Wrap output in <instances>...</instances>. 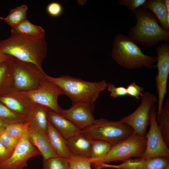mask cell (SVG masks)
<instances>
[{
    "label": "cell",
    "mask_w": 169,
    "mask_h": 169,
    "mask_svg": "<svg viewBox=\"0 0 169 169\" xmlns=\"http://www.w3.org/2000/svg\"><path fill=\"white\" fill-rule=\"evenodd\" d=\"M27 6L26 5L23 4L11 9L6 17H0V19L3 20L12 28L27 19Z\"/></svg>",
    "instance_id": "d4e9b609"
},
{
    "label": "cell",
    "mask_w": 169,
    "mask_h": 169,
    "mask_svg": "<svg viewBox=\"0 0 169 169\" xmlns=\"http://www.w3.org/2000/svg\"><path fill=\"white\" fill-rule=\"evenodd\" d=\"M164 169H169V166L166 167Z\"/></svg>",
    "instance_id": "ab89813d"
},
{
    "label": "cell",
    "mask_w": 169,
    "mask_h": 169,
    "mask_svg": "<svg viewBox=\"0 0 169 169\" xmlns=\"http://www.w3.org/2000/svg\"><path fill=\"white\" fill-rule=\"evenodd\" d=\"M156 107H151L150 112V128L146 134V143L145 151L141 157L150 159L157 157L169 158V149L162 136L156 120Z\"/></svg>",
    "instance_id": "30bf717a"
},
{
    "label": "cell",
    "mask_w": 169,
    "mask_h": 169,
    "mask_svg": "<svg viewBox=\"0 0 169 169\" xmlns=\"http://www.w3.org/2000/svg\"><path fill=\"white\" fill-rule=\"evenodd\" d=\"M47 135L53 149L58 156L70 158L72 154L68 148L66 140L49 121Z\"/></svg>",
    "instance_id": "d6986e66"
},
{
    "label": "cell",
    "mask_w": 169,
    "mask_h": 169,
    "mask_svg": "<svg viewBox=\"0 0 169 169\" xmlns=\"http://www.w3.org/2000/svg\"><path fill=\"white\" fill-rule=\"evenodd\" d=\"M27 117L18 114L0 103V120L7 125L27 121Z\"/></svg>",
    "instance_id": "484cf974"
},
{
    "label": "cell",
    "mask_w": 169,
    "mask_h": 169,
    "mask_svg": "<svg viewBox=\"0 0 169 169\" xmlns=\"http://www.w3.org/2000/svg\"><path fill=\"white\" fill-rule=\"evenodd\" d=\"M27 136L39 151L43 160L59 156L53 149L46 134L30 125Z\"/></svg>",
    "instance_id": "2e32d148"
},
{
    "label": "cell",
    "mask_w": 169,
    "mask_h": 169,
    "mask_svg": "<svg viewBox=\"0 0 169 169\" xmlns=\"http://www.w3.org/2000/svg\"><path fill=\"white\" fill-rule=\"evenodd\" d=\"M91 143L90 158L91 160L92 164L103 158L112 146L107 142L100 140L91 139Z\"/></svg>",
    "instance_id": "cb8c5ba5"
},
{
    "label": "cell",
    "mask_w": 169,
    "mask_h": 169,
    "mask_svg": "<svg viewBox=\"0 0 169 169\" xmlns=\"http://www.w3.org/2000/svg\"><path fill=\"white\" fill-rule=\"evenodd\" d=\"M11 32L36 38L45 36L44 30L41 27L32 23L27 19L12 28Z\"/></svg>",
    "instance_id": "7402d4cb"
},
{
    "label": "cell",
    "mask_w": 169,
    "mask_h": 169,
    "mask_svg": "<svg viewBox=\"0 0 169 169\" xmlns=\"http://www.w3.org/2000/svg\"><path fill=\"white\" fill-rule=\"evenodd\" d=\"M0 101L11 110L27 117L36 105L26 99L19 92L13 90L0 97Z\"/></svg>",
    "instance_id": "9a60e30c"
},
{
    "label": "cell",
    "mask_w": 169,
    "mask_h": 169,
    "mask_svg": "<svg viewBox=\"0 0 169 169\" xmlns=\"http://www.w3.org/2000/svg\"><path fill=\"white\" fill-rule=\"evenodd\" d=\"M18 92L31 102L46 107L60 114L62 109L59 105L58 99L59 96L64 95V92L60 87L47 79L34 90Z\"/></svg>",
    "instance_id": "ba28073f"
},
{
    "label": "cell",
    "mask_w": 169,
    "mask_h": 169,
    "mask_svg": "<svg viewBox=\"0 0 169 169\" xmlns=\"http://www.w3.org/2000/svg\"><path fill=\"white\" fill-rule=\"evenodd\" d=\"M41 155L27 136L21 138L14 151L7 158L0 162V169H23L31 157Z\"/></svg>",
    "instance_id": "7c38bea8"
},
{
    "label": "cell",
    "mask_w": 169,
    "mask_h": 169,
    "mask_svg": "<svg viewBox=\"0 0 169 169\" xmlns=\"http://www.w3.org/2000/svg\"><path fill=\"white\" fill-rule=\"evenodd\" d=\"M147 0H119L117 4L126 6L131 11L134 13L138 8L142 7Z\"/></svg>",
    "instance_id": "4dcf8cb0"
},
{
    "label": "cell",
    "mask_w": 169,
    "mask_h": 169,
    "mask_svg": "<svg viewBox=\"0 0 169 169\" xmlns=\"http://www.w3.org/2000/svg\"><path fill=\"white\" fill-rule=\"evenodd\" d=\"M127 95L139 99V96H141L144 90L143 87L137 85L135 82H132L129 84L126 88Z\"/></svg>",
    "instance_id": "d6a6232c"
},
{
    "label": "cell",
    "mask_w": 169,
    "mask_h": 169,
    "mask_svg": "<svg viewBox=\"0 0 169 169\" xmlns=\"http://www.w3.org/2000/svg\"><path fill=\"white\" fill-rule=\"evenodd\" d=\"M107 88L110 92L111 97L117 98L127 95L126 88L123 86L116 87L110 82L107 83Z\"/></svg>",
    "instance_id": "1f68e13d"
},
{
    "label": "cell",
    "mask_w": 169,
    "mask_h": 169,
    "mask_svg": "<svg viewBox=\"0 0 169 169\" xmlns=\"http://www.w3.org/2000/svg\"><path fill=\"white\" fill-rule=\"evenodd\" d=\"M48 120L55 129L67 140L80 132L81 130L69 120L49 109Z\"/></svg>",
    "instance_id": "e0dca14e"
},
{
    "label": "cell",
    "mask_w": 169,
    "mask_h": 169,
    "mask_svg": "<svg viewBox=\"0 0 169 169\" xmlns=\"http://www.w3.org/2000/svg\"><path fill=\"white\" fill-rule=\"evenodd\" d=\"M112 57L120 65L127 69H138L145 67L149 69L156 68V56L144 54L141 49L128 36L117 35L114 41Z\"/></svg>",
    "instance_id": "277c9868"
},
{
    "label": "cell",
    "mask_w": 169,
    "mask_h": 169,
    "mask_svg": "<svg viewBox=\"0 0 169 169\" xmlns=\"http://www.w3.org/2000/svg\"><path fill=\"white\" fill-rule=\"evenodd\" d=\"M9 156L7 148L0 141V162L8 158Z\"/></svg>",
    "instance_id": "d590c367"
},
{
    "label": "cell",
    "mask_w": 169,
    "mask_h": 169,
    "mask_svg": "<svg viewBox=\"0 0 169 169\" xmlns=\"http://www.w3.org/2000/svg\"><path fill=\"white\" fill-rule=\"evenodd\" d=\"M49 109L36 104L27 117V122L30 125L47 135L48 121L47 113Z\"/></svg>",
    "instance_id": "ffe728a7"
},
{
    "label": "cell",
    "mask_w": 169,
    "mask_h": 169,
    "mask_svg": "<svg viewBox=\"0 0 169 169\" xmlns=\"http://www.w3.org/2000/svg\"><path fill=\"white\" fill-rule=\"evenodd\" d=\"M157 54L156 68L158 73L155 79L158 94L157 116L163 105L167 93V84L169 75V45L167 42L161 44L156 49Z\"/></svg>",
    "instance_id": "8fae6325"
},
{
    "label": "cell",
    "mask_w": 169,
    "mask_h": 169,
    "mask_svg": "<svg viewBox=\"0 0 169 169\" xmlns=\"http://www.w3.org/2000/svg\"><path fill=\"white\" fill-rule=\"evenodd\" d=\"M7 125L5 122L0 120V133L4 130Z\"/></svg>",
    "instance_id": "74e56055"
},
{
    "label": "cell",
    "mask_w": 169,
    "mask_h": 169,
    "mask_svg": "<svg viewBox=\"0 0 169 169\" xmlns=\"http://www.w3.org/2000/svg\"><path fill=\"white\" fill-rule=\"evenodd\" d=\"M134 13L136 23L128 32V36L134 42L148 47L160 41L169 40V32L162 28L156 17L149 10L141 7Z\"/></svg>",
    "instance_id": "3957f363"
},
{
    "label": "cell",
    "mask_w": 169,
    "mask_h": 169,
    "mask_svg": "<svg viewBox=\"0 0 169 169\" xmlns=\"http://www.w3.org/2000/svg\"><path fill=\"white\" fill-rule=\"evenodd\" d=\"M165 8L168 13H169V0H163Z\"/></svg>",
    "instance_id": "f35d334b"
},
{
    "label": "cell",
    "mask_w": 169,
    "mask_h": 169,
    "mask_svg": "<svg viewBox=\"0 0 169 169\" xmlns=\"http://www.w3.org/2000/svg\"><path fill=\"white\" fill-rule=\"evenodd\" d=\"M13 57L9 55L0 53V64L10 60Z\"/></svg>",
    "instance_id": "8d00e7d4"
},
{
    "label": "cell",
    "mask_w": 169,
    "mask_h": 169,
    "mask_svg": "<svg viewBox=\"0 0 169 169\" xmlns=\"http://www.w3.org/2000/svg\"><path fill=\"white\" fill-rule=\"evenodd\" d=\"M20 139L10 135L4 130L0 133V141L7 148L9 156L13 152Z\"/></svg>",
    "instance_id": "f546056e"
},
{
    "label": "cell",
    "mask_w": 169,
    "mask_h": 169,
    "mask_svg": "<svg viewBox=\"0 0 169 169\" xmlns=\"http://www.w3.org/2000/svg\"><path fill=\"white\" fill-rule=\"evenodd\" d=\"M43 169H69V159L57 156L43 160Z\"/></svg>",
    "instance_id": "83f0119b"
},
{
    "label": "cell",
    "mask_w": 169,
    "mask_h": 169,
    "mask_svg": "<svg viewBox=\"0 0 169 169\" xmlns=\"http://www.w3.org/2000/svg\"><path fill=\"white\" fill-rule=\"evenodd\" d=\"M69 159V169H91L90 158L72 155Z\"/></svg>",
    "instance_id": "f1b7e54d"
},
{
    "label": "cell",
    "mask_w": 169,
    "mask_h": 169,
    "mask_svg": "<svg viewBox=\"0 0 169 169\" xmlns=\"http://www.w3.org/2000/svg\"><path fill=\"white\" fill-rule=\"evenodd\" d=\"M11 33L7 39L0 40V53L33 64L43 70L42 64L48 49L45 36L36 38Z\"/></svg>",
    "instance_id": "6da1fadb"
},
{
    "label": "cell",
    "mask_w": 169,
    "mask_h": 169,
    "mask_svg": "<svg viewBox=\"0 0 169 169\" xmlns=\"http://www.w3.org/2000/svg\"><path fill=\"white\" fill-rule=\"evenodd\" d=\"M156 120L162 137L169 146V100L167 99L163 105Z\"/></svg>",
    "instance_id": "603a6c76"
},
{
    "label": "cell",
    "mask_w": 169,
    "mask_h": 169,
    "mask_svg": "<svg viewBox=\"0 0 169 169\" xmlns=\"http://www.w3.org/2000/svg\"><path fill=\"white\" fill-rule=\"evenodd\" d=\"M95 107L94 103H78L72 105L69 109H62L60 115L82 130L95 122L96 119L93 114Z\"/></svg>",
    "instance_id": "4fadbf2b"
},
{
    "label": "cell",
    "mask_w": 169,
    "mask_h": 169,
    "mask_svg": "<svg viewBox=\"0 0 169 169\" xmlns=\"http://www.w3.org/2000/svg\"><path fill=\"white\" fill-rule=\"evenodd\" d=\"M80 132L89 137L105 141L113 146L127 138L134 132L129 125L119 121L101 118L81 130Z\"/></svg>",
    "instance_id": "8992f818"
},
{
    "label": "cell",
    "mask_w": 169,
    "mask_h": 169,
    "mask_svg": "<svg viewBox=\"0 0 169 169\" xmlns=\"http://www.w3.org/2000/svg\"><path fill=\"white\" fill-rule=\"evenodd\" d=\"M46 11L50 16L57 17L62 14L63 8L60 3L56 2H53L48 5L46 8Z\"/></svg>",
    "instance_id": "836d02e7"
},
{
    "label": "cell",
    "mask_w": 169,
    "mask_h": 169,
    "mask_svg": "<svg viewBox=\"0 0 169 169\" xmlns=\"http://www.w3.org/2000/svg\"><path fill=\"white\" fill-rule=\"evenodd\" d=\"M146 139L134 132L127 138L112 146L102 159L92 164L95 169L101 165L118 161H125L130 158H141L146 148Z\"/></svg>",
    "instance_id": "52a82bcc"
},
{
    "label": "cell",
    "mask_w": 169,
    "mask_h": 169,
    "mask_svg": "<svg viewBox=\"0 0 169 169\" xmlns=\"http://www.w3.org/2000/svg\"><path fill=\"white\" fill-rule=\"evenodd\" d=\"M141 102L137 109L130 115L119 120L130 126L134 133L145 136L147 127L150 124L149 114L152 106L157 102V97L148 92L143 93Z\"/></svg>",
    "instance_id": "9c48e42d"
},
{
    "label": "cell",
    "mask_w": 169,
    "mask_h": 169,
    "mask_svg": "<svg viewBox=\"0 0 169 169\" xmlns=\"http://www.w3.org/2000/svg\"><path fill=\"white\" fill-rule=\"evenodd\" d=\"M169 166V158L157 157L150 159H129L118 165H101L98 169L110 167L117 169H164Z\"/></svg>",
    "instance_id": "5bb4252c"
},
{
    "label": "cell",
    "mask_w": 169,
    "mask_h": 169,
    "mask_svg": "<svg viewBox=\"0 0 169 169\" xmlns=\"http://www.w3.org/2000/svg\"><path fill=\"white\" fill-rule=\"evenodd\" d=\"M46 78L63 90L72 105L80 103H94L100 93L107 88V82L104 80L90 82L68 75L53 77L47 75Z\"/></svg>",
    "instance_id": "7a4b0ae2"
},
{
    "label": "cell",
    "mask_w": 169,
    "mask_h": 169,
    "mask_svg": "<svg viewBox=\"0 0 169 169\" xmlns=\"http://www.w3.org/2000/svg\"><path fill=\"white\" fill-rule=\"evenodd\" d=\"M142 7L151 10L154 14L160 26L166 31H169V23L167 20L168 13L165 6L163 0H147Z\"/></svg>",
    "instance_id": "44dd1931"
},
{
    "label": "cell",
    "mask_w": 169,
    "mask_h": 169,
    "mask_svg": "<svg viewBox=\"0 0 169 169\" xmlns=\"http://www.w3.org/2000/svg\"><path fill=\"white\" fill-rule=\"evenodd\" d=\"M13 58L10 60L0 64V86L2 84L5 77L9 73L12 60Z\"/></svg>",
    "instance_id": "e575fe53"
},
{
    "label": "cell",
    "mask_w": 169,
    "mask_h": 169,
    "mask_svg": "<svg viewBox=\"0 0 169 169\" xmlns=\"http://www.w3.org/2000/svg\"><path fill=\"white\" fill-rule=\"evenodd\" d=\"M29 126V124L27 121L8 125L4 131L10 135L20 139L27 136Z\"/></svg>",
    "instance_id": "4316f807"
},
{
    "label": "cell",
    "mask_w": 169,
    "mask_h": 169,
    "mask_svg": "<svg viewBox=\"0 0 169 169\" xmlns=\"http://www.w3.org/2000/svg\"><path fill=\"white\" fill-rule=\"evenodd\" d=\"M69 149L72 155L90 158L91 139L80 132L66 140Z\"/></svg>",
    "instance_id": "ac0fdd59"
},
{
    "label": "cell",
    "mask_w": 169,
    "mask_h": 169,
    "mask_svg": "<svg viewBox=\"0 0 169 169\" xmlns=\"http://www.w3.org/2000/svg\"><path fill=\"white\" fill-rule=\"evenodd\" d=\"M12 90L24 92L34 90L47 79L43 70L35 64L23 62L14 57L10 68Z\"/></svg>",
    "instance_id": "5b68a950"
}]
</instances>
